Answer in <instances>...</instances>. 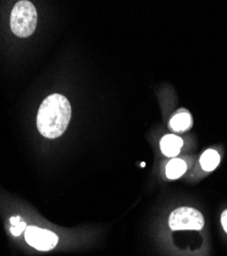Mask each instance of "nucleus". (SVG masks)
<instances>
[{"label":"nucleus","instance_id":"nucleus-1","mask_svg":"<svg viewBox=\"0 0 227 256\" xmlns=\"http://www.w3.org/2000/svg\"><path fill=\"white\" fill-rule=\"evenodd\" d=\"M72 115L71 104L65 96L58 94L47 96L37 114V128L44 138H56L65 132Z\"/></svg>","mask_w":227,"mask_h":256},{"label":"nucleus","instance_id":"nucleus-2","mask_svg":"<svg viewBox=\"0 0 227 256\" xmlns=\"http://www.w3.org/2000/svg\"><path fill=\"white\" fill-rule=\"evenodd\" d=\"M37 26V10L27 0L16 2L10 14V28L17 37L31 36Z\"/></svg>","mask_w":227,"mask_h":256},{"label":"nucleus","instance_id":"nucleus-3","mask_svg":"<svg viewBox=\"0 0 227 256\" xmlns=\"http://www.w3.org/2000/svg\"><path fill=\"white\" fill-rule=\"evenodd\" d=\"M205 224L202 213L191 207H180L175 209L169 218V226L173 230H202Z\"/></svg>","mask_w":227,"mask_h":256},{"label":"nucleus","instance_id":"nucleus-4","mask_svg":"<svg viewBox=\"0 0 227 256\" xmlns=\"http://www.w3.org/2000/svg\"><path fill=\"white\" fill-rule=\"evenodd\" d=\"M25 239L30 246L40 251H49L58 242L54 232L36 226H28L25 230Z\"/></svg>","mask_w":227,"mask_h":256},{"label":"nucleus","instance_id":"nucleus-5","mask_svg":"<svg viewBox=\"0 0 227 256\" xmlns=\"http://www.w3.org/2000/svg\"><path fill=\"white\" fill-rule=\"evenodd\" d=\"M183 146L182 140L174 134L165 136L161 140V150L167 157H175L179 154Z\"/></svg>","mask_w":227,"mask_h":256},{"label":"nucleus","instance_id":"nucleus-6","mask_svg":"<svg viewBox=\"0 0 227 256\" xmlns=\"http://www.w3.org/2000/svg\"><path fill=\"white\" fill-rule=\"evenodd\" d=\"M192 126V116L189 112H178L170 121V127L174 132H184Z\"/></svg>","mask_w":227,"mask_h":256},{"label":"nucleus","instance_id":"nucleus-7","mask_svg":"<svg viewBox=\"0 0 227 256\" xmlns=\"http://www.w3.org/2000/svg\"><path fill=\"white\" fill-rule=\"evenodd\" d=\"M187 172V164L181 159H172L166 167V174L170 180H176Z\"/></svg>","mask_w":227,"mask_h":256},{"label":"nucleus","instance_id":"nucleus-8","mask_svg":"<svg viewBox=\"0 0 227 256\" xmlns=\"http://www.w3.org/2000/svg\"><path fill=\"white\" fill-rule=\"evenodd\" d=\"M200 162L204 170L212 172L220 163V155L215 150H208L202 155Z\"/></svg>","mask_w":227,"mask_h":256},{"label":"nucleus","instance_id":"nucleus-9","mask_svg":"<svg viewBox=\"0 0 227 256\" xmlns=\"http://www.w3.org/2000/svg\"><path fill=\"white\" fill-rule=\"evenodd\" d=\"M26 228H27L26 224H25V222H17L16 224L11 226L10 232H11V234H13V236H19V234H22L23 230H26Z\"/></svg>","mask_w":227,"mask_h":256},{"label":"nucleus","instance_id":"nucleus-10","mask_svg":"<svg viewBox=\"0 0 227 256\" xmlns=\"http://www.w3.org/2000/svg\"><path fill=\"white\" fill-rule=\"evenodd\" d=\"M221 224L224 230L227 232V210H225L221 216Z\"/></svg>","mask_w":227,"mask_h":256},{"label":"nucleus","instance_id":"nucleus-11","mask_svg":"<svg viewBox=\"0 0 227 256\" xmlns=\"http://www.w3.org/2000/svg\"><path fill=\"white\" fill-rule=\"evenodd\" d=\"M19 222H20V220H19L18 216H15V218H10V224H11V226H14V224H16Z\"/></svg>","mask_w":227,"mask_h":256}]
</instances>
